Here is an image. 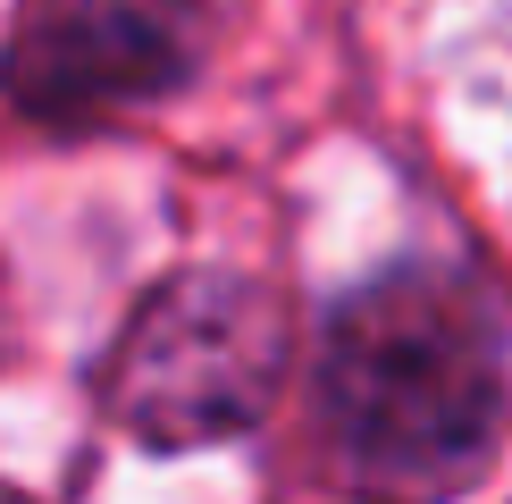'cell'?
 <instances>
[{
  "mask_svg": "<svg viewBox=\"0 0 512 504\" xmlns=\"http://www.w3.org/2000/svg\"><path fill=\"white\" fill-rule=\"evenodd\" d=\"M319 437L353 504H445L496 462L504 320L445 261L353 286L319 353Z\"/></svg>",
  "mask_w": 512,
  "mask_h": 504,
  "instance_id": "obj_1",
  "label": "cell"
},
{
  "mask_svg": "<svg viewBox=\"0 0 512 504\" xmlns=\"http://www.w3.org/2000/svg\"><path fill=\"white\" fill-rule=\"evenodd\" d=\"M277 370H286V311L236 269H202V278H168L118 328L101 395L126 437L185 454L244 437L269 412Z\"/></svg>",
  "mask_w": 512,
  "mask_h": 504,
  "instance_id": "obj_2",
  "label": "cell"
},
{
  "mask_svg": "<svg viewBox=\"0 0 512 504\" xmlns=\"http://www.w3.org/2000/svg\"><path fill=\"white\" fill-rule=\"evenodd\" d=\"M194 68L185 0H17L0 34V93L26 118L93 126L160 101Z\"/></svg>",
  "mask_w": 512,
  "mask_h": 504,
  "instance_id": "obj_3",
  "label": "cell"
},
{
  "mask_svg": "<svg viewBox=\"0 0 512 504\" xmlns=\"http://www.w3.org/2000/svg\"><path fill=\"white\" fill-rule=\"evenodd\" d=\"M0 504H26V496H17V488H9V479H0Z\"/></svg>",
  "mask_w": 512,
  "mask_h": 504,
  "instance_id": "obj_4",
  "label": "cell"
}]
</instances>
